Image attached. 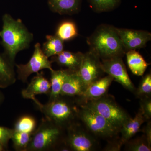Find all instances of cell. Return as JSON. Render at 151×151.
Instances as JSON below:
<instances>
[{"mask_svg":"<svg viewBox=\"0 0 151 151\" xmlns=\"http://www.w3.org/2000/svg\"><path fill=\"white\" fill-rule=\"evenodd\" d=\"M2 29L0 31L3 53L12 64L15 65L16 56L19 52L29 48L34 39L33 34L29 30L20 19H14L5 14L2 17Z\"/></svg>","mask_w":151,"mask_h":151,"instance_id":"cell-1","label":"cell"},{"mask_svg":"<svg viewBox=\"0 0 151 151\" xmlns=\"http://www.w3.org/2000/svg\"><path fill=\"white\" fill-rule=\"evenodd\" d=\"M86 42L89 50L101 60L109 59L115 57H123L126 54L117 28L108 24L98 26Z\"/></svg>","mask_w":151,"mask_h":151,"instance_id":"cell-2","label":"cell"},{"mask_svg":"<svg viewBox=\"0 0 151 151\" xmlns=\"http://www.w3.org/2000/svg\"><path fill=\"white\" fill-rule=\"evenodd\" d=\"M32 100L45 118L65 130L79 122V106L73 97L60 95L45 104L41 103L36 97Z\"/></svg>","mask_w":151,"mask_h":151,"instance_id":"cell-3","label":"cell"},{"mask_svg":"<svg viewBox=\"0 0 151 151\" xmlns=\"http://www.w3.org/2000/svg\"><path fill=\"white\" fill-rule=\"evenodd\" d=\"M65 136V130L44 118L32 133L26 151H59Z\"/></svg>","mask_w":151,"mask_h":151,"instance_id":"cell-4","label":"cell"},{"mask_svg":"<svg viewBox=\"0 0 151 151\" xmlns=\"http://www.w3.org/2000/svg\"><path fill=\"white\" fill-rule=\"evenodd\" d=\"M79 106H84L100 114L120 131L123 124L132 118L118 104L114 97L108 94Z\"/></svg>","mask_w":151,"mask_h":151,"instance_id":"cell-5","label":"cell"},{"mask_svg":"<svg viewBox=\"0 0 151 151\" xmlns=\"http://www.w3.org/2000/svg\"><path fill=\"white\" fill-rule=\"evenodd\" d=\"M78 121L97 139L101 138L108 140L120 134V130L104 117L84 106H79Z\"/></svg>","mask_w":151,"mask_h":151,"instance_id":"cell-6","label":"cell"},{"mask_svg":"<svg viewBox=\"0 0 151 151\" xmlns=\"http://www.w3.org/2000/svg\"><path fill=\"white\" fill-rule=\"evenodd\" d=\"M65 142L70 150L94 151L99 147L97 138L78 122L65 130Z\"/></svg>","mask_w":151,"mask_h":151,"instance_id":"cell-7","label":"cell"},{"mask_svg":"<svg viewBox=\"0 0 151 151\" xmlns=\"http://www.w3.org/2000/svg\"><path fill=\"white\" fill-rule=\"evenodd\" d=\"M51 60L45 55L40 43H36L34 50L29 61L25 64H15L17 78L23 83H26L30 75L37 73L43 69L53 70Z\"/></svg>","mask_w":151,"mask_h":151,"instance_id":"cell-8","label":"cell"},{"mask_svg":"<svg viewBox=\"0 0 151 151\" xmlns=\"http://www.w3.org/2000/svg\"><path fill=\"white\" fill-rule=\"evenodd\" d=\"M102 68L105 73L110 76L125 89L134 93L136 88L130 79L122 57H115L101 60Z\"/></svg>","mask_w":151,"mask_h":151,"instance_id":"cell-9","label":"cell"},{"mask_svg":"<svg viewBox=\"0 0 151 151\" xmlns=\"http://www.w3.org/2000/svg\"><path fill=\"white\" fill-rule=\"evenodd\" d=\"M78 75L86 88L94 81L102 78L105 74L100 58L92 52L84 53Z\"/></svg>","mask_w":151,"mask_h":151,"instance_id":"cell-10","label":"cell"},{"mask_svg":"<svg viewBox=\"0 0 151 151\" xmlns=\"http://www.w3.org/2000/svg\"><path fill=\"white\" fill-rule=\"evenodd\" d=\"M126 52L144 48L151 40V34L147 31L117 28Z\"/></svg>","mask_w":151,"mask_h":151,"instance_id":"cell-11","label":"cell"},{"mask_svg":"<svg viewBox=\"0 0 151 151\" xmlns=\"http://www.w3.org/2000/svg\"><path fill=\"white\" fill-rule=\"evenodd\" d=\"M113 81V78L108 75L94 81L86 88L81 95L74 97L76 103L78 105H82L106 95Z\"/></svg>","mask_w":151,"mask_h":151,"instance_id":"cell-12","label":"cell"},{"mask_svg":"<svg viewBox=\"0 0 151 151\" xmlns=\"http://www.w3.org/2000/svg\"><path fill=\"white\" fill-rule=\"evenodd\" d=\"M50 88V81L44 76L43 73L38 72L27 87L22 91V95L25 99L32 100L38 94L49 95Z\"/></svg>","mask_w":151,"mask_h":151,"instance_id":"cell-13","label":"cell"},{"mask_svg":"<svg viewBox=\"0 0 151 151\" xmlns=\"http://www.w3.org/2000/svg\"><path fill=\"white\" fill-rule=\"evenodd\" d=\"M84 53L63 50L57 55L52 57L51 61L59 66L66 68L71 72L78 73L81 66Z\"/></svg>","mask_w":151,"mask_h":151,"instance_id":"cell-14","label":"cell"},{"mask_svg":"<svg viewBox=\"0 0 151 151\" xmlns=\"http://www.w3.org/2000/svg\"><path fill=\"white\" fill-rule=\"evenodd\" d=\"M86 89L78 73L70 71L63 85L60 95L74 98L81 95Z\"/></svg>","mask_w":151,"mask_h":151,"instance_id":"cell-15","label":"cell"},{"mask_svg":"<svg viewBox=\"0 0 151 151\" xmlns=\"http://www.w3.org/2000/svg\"><path fill=\"white\" fill-rule=\"evenodd\" d=\"M82 2V0H47L49 8L52 12L68 15L78 13Z\"/></svg>","mask_w":151,"mask_h":151,"instance_id":"cell-16","label":"cell"},{"mask_svg":"<svg viewBox=\"0 0 151 151\" xmlns=\"http://www.w3.org/2000/svg\"><path fill=\"white\" fill-rule=\"evenodd\" d=\"M146 122L139 108L135 117L127 120L120 129V138L124 144L140 131L141 126Z\"/></svg>","mask_w":151,"mask_h":151,"instance_id":"cell-17","label":"cell"},{"mask_svg":"<svg viewBox=\"0 0 151 151\" xmlns=\"http://www.w3.org/2000/svg\"><path fill=\"white\" fill-rule=\"evenodd\" d=\"M15 66V65L12 64L3 53H0V89L7 88L15 83L16 75Z\"/></svg>","mask_w":151,"mask_h":151,"instance_id":"cell-18","label":"cell"},{"mask_svg":"<svg viewBox=\"0 0 151 151\" xmlns=\"http://www.w3.org/2000/svg\"><path fill=\"white\" fill-rule=\"evenodd\" d=\"M127 64L132 73L137 76H142L150 65L136 50L126 52Z\"/></svg>","mask_w":151,"mask_h":151,"instance_id":"cell-19","label":"cell"},{"mask_svg":"<svg viewBox=\"0 0 151 151\" xmlns=\"http://www.w3.org/2000/svg\"><path fill=\"white\" fill-rule=\"evenodd\" d=\"M70 70L68 69L53 70L51 72L50 92L49 100H53L60 95L61 89L65 78Z\"/></svg>","mask_w":151,"mask_h":151,"instance_id":"cell-20","label":"cell"},{"mask_svg":"<svg viewBox=\"0 0 151 151\" xmlns=\"http://www.w3.org/2000/svg\"><path fill=\"white\" fill-rule=\"evenodd\" d=\"M42 51L48 58L59 54L64 50V41L55 34L47 35L46 41L41 47Z\"/></svg>","mask_w":151,"mask_h":151,"instance_id":"cell-21","label":"cell"},{"mask_svg":"<svg viewBox=\"0 0 151 151\" xmlns=\"http://www.w3.org/2000/svg\"><path fill=\"white\" fill-rule=\"evenodd\" d=\"M55 35L64 42L71 40L78 35L77 27L72 21H64L58 25Z\"/></svg>","mask_w":151,"mask_h":151,"instance_id":"cell-22","label":"cell"},{"mask_svg":"<svg viewBox=\"0 0 151 151\" xmlns=\"http://www.w3.org/2000/svg\"><path fill=\"white\" fill-rule=\"evenodd\" d=\"M89 6L97 13L111 12L119 7L122 0H87Z\"/></svg>","mask_w":151,"mask_h":151,"instance_id":"cell-23","label":"cell"},{"mask_svg":"<svg viewBox=\"0 0 151 151\" xmlns=\"http://www.w3.org/2000/svg\"><path fill=\"white\" fill-rule=\"evenodd\" d=\"M124 145H125V151H151V145L149 144L144 135L134 139H130L126 142Z\"/></svg>","mask_w":151,"mask_h":151,"instance_id":"cell-24","label":"cell"},{"mask_svg":"<svg viewBox=\"0 0 151 151\" xmlns=\"http://www.w3.org/2000/svg\"><path fill=\"white\" fill-rule=\"evenodd\" d=\"M32 134L15 131L11 140L17 151H26Z\"/></svg>","mask_w":151,"mask_h":151,"instance_id":"cell-25","label":"cell"},{"mask_svg":"<svg viewBox=\"0 0 151 151\" xmlns=\"http://www.w3.org/2000/svg\"><path fill=\"white\" fill-rule=\"evenodd\" d=\"M36 122L31 116H24L20 118L15 125L14 129L17 132L32 134L35 131Z\"/></svg>","mask_w":151,"mask_h":151,"instance_id":"cell-26","label":"cell"},{"mask_svg":"<svg viewBox=\"0 0 151 151\" xmlns=\"http://www.w3.org/2000/svg\"><path fill=\"white\" fill-rule=\"evenodd\" d=\"M134 94L136 97L139 99L151 97V73H148L142 78Z\"/></svg>","mask_w":151,"mask_h":151,"instance_id":"cell-27","label":"cell"},{"mask_svg":"<svg viewBox=\"0 0 151 151\" xmlns=\"http://www.w3.org/2000/svg\"><path fill=\"white\" fill-rule=\"evenodd\" d=\"M15 130L0 126V144L7 148L9 141L11 140Z\"/></svg>","mask_w":151,"mask_h":151,"instance_id":"cell-28","label":"cell"},{"mask_svg":"<svg viewBox=\"0 0 151 151\" xmlns=\"http://www.w3.org/2000/svg\"><path fill=\"white\" fill-rule=\"evenodd\" d=\"M140 109L142 111L146 122L150 120L151 118V98L145 97L140 99Z\"/></svg>","mask_w":151,"mask_h":151,"instance_id":"cell-29","label":"cell"},{"mask_svg":"<svg viewBox=\"0 0 151 151\" xmlns=\"http://www.w3.org/2000/svg\"><path fill=\"white\" fill-rule=\"evenodd\" d=\"M108 142L105 146L103 151H119L121 150L124 143L122 142L120 137L119 136L108 140Z\"/></svg>","mask_w":151,"mask_h":151,"instance_id":"cell-30","label":"cell"},{"mask_svg":"<svg viewBox=\"0 0 151 151\" xmlns=\"http://www.w3.org/2000/svg\"><path fill=\"white\" fill-rule=\"evenodd\" d=\"M147 122V125L143 129V132L149 144L151 145V122L150 120Z\"/></svg>","mask_w":151,"mask_h":151,"instance_id":"cell-31","label":"cell"},{"mask_svg":"<svg viewBox=\"0 0 151 151\" xmlns=\"http://www.w3.org/2000/svg\"><path fill=\"white\" fill-rule=\"evenodd\" d=\"M4 100V96L1 91L0 90V106L2 104Z\"/></svg>","mask_w":151,"mask_h":151,"instance_id":"cell-32","label":"cell"},{"mask_svg":"<svg viewBox=\"0 0 151 151\" xmlns=\"http://www.w3.org/2000/svg\"><path fill=\"white\" fill-rule=\"evenodd\" d=\"M5 148L4 147V146L0 144V151H2L4 150Z\"/></svg>","mask_w":151,"mask_h":151,"instance_id":"cell-33","label":"cell"}]
</instances>
